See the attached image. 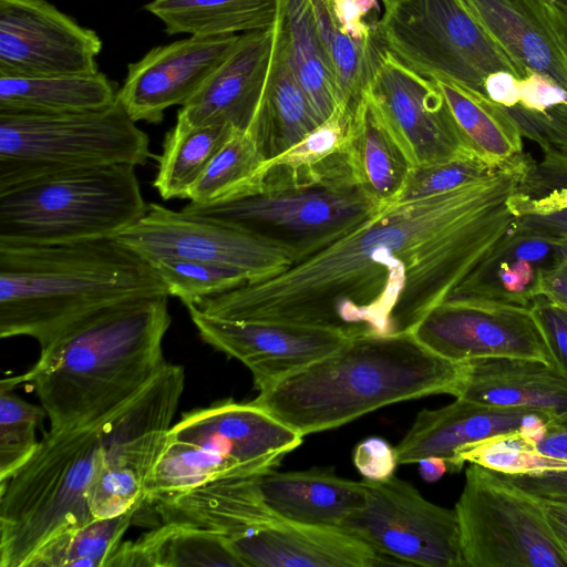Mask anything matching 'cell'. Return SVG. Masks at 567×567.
Here are the masks:
<instances>
[{
  "mask_svg": "<svg viewBox=\"0 0 567 567\" xmlns=\"http://www.w3.org/2000/svg\"><path fill=\"white\" fill-rule=\"evenodd\" d=\"M530 161L432 197L396 202L281 272L210 297L203 312L331 330L412 333L513 227Z\"/></svg>",
  "mask_w": 567,
  "mask_h": 567,
  "instance_id": "6da1fadb",
  "label": "cell"
},
{
  "mask_svg": "<svg viewBox=\"0 0 567 567\" xmlns=\"http://www.w3.org/2000/svg\"><path fill=\"white\" fill-rule=\"evenodd\" d=\"M168 297L132 298L84 317L41 349L29 371L11 377L34 389L50 430L102 422L162 372Z\"/></svg>",
  "mask_w": 567,
  "mask_h": 567,
  "instance_id": "7a4b0ae2",
  "label": "cell"
},
{
  "mask_svg": "<svg viewBox=\"0 0 567 567\" xmlns=\"http://www.w3.org/2000/svg\"><path fill=\"white\" fill-rule=\"evenodd\" d=\"M463 372V362L437 355L413 333L360 336L282 378L251 402L305 436L396 402L456 396Z\"/></svg>",
  "mask_w": 567,
  "mask_h": 567,
  "instance_id": "3957f363",
  "label": "cell"
},
{
  "mask_svg": "<svg viewBox=\"0 0 567 567\" xmlns=\"http://www.w3.org/2000/svg\"><path fill=\"white\" fill-rule=\"evenodd\" d=\"M167 293L152 265L115 238L0 246V337L45 348L66 328L111 305Z\"/></svg>",
  "mask_w": 567,
  "mask_h": 567,
  "instance_id": "277c9868",
  "label": "cell"
},
{
  "mask_svg": "<svg viewBox=\"0 0 567 567\" xmlns=\"http://www.w3.org/2000/svg\"><path fill=\"white\" fill-rule=\"evenodd\" d=\"M105 457L101 422L44 434L30 460L0 482V567H27L56 534L93 518L89 494Z\"/></svg>",
  "mask_w": 567,
  "mask_h": 567,
  "instance_id": "5b68a950",
  "label": "cell"
},
{
  "mask_svg": "<svg viewBox=\"0 0 567 567\" xmlns=\"http://www.w3.org/2000/svg\"><path fill=\"white\" fill-rule=\"evenodd\" d=\"M147 206L133 165L41 178L0 193V246L115 238Z\"/></svg>",
  "mask_w": 567,
  "mask_h": 567,
  "instance_id": "8992f818",
  "label": "cell"
},
{
  "mask_svg": "<svg viewBox=\"0 0 567 567\" xmlns=\"http://www.w3.org/2000/svg\"><path fill=\"white\" fill-rule=\"evenodd\" d=\"M116 102L100 110L0 113V193L41 178L114 165H145L148 135Z\"/></svg>",
  "mask_w": 567,
  "mask_h": 567,
  "instance_id": "52a82bcc",
  "label": "cell"
},
{
  "mask_svg": "<svg viewBox=\"0 0 567 567\" xmlns=\"http://www.w3.org/2000/svg\"><path fill=\"white\" fill-rule=\"evenodd\" d=\"M375 31L386 51L429 79L485 95L484 82L493 73L525 78L461 0H395Z\"/></svg>",
  "mask_w": 567,
  "mask_h": 567,
  "instance_id": "ba28073f",
  "label": "cell"
},
{
  "mask_svg": "<svg viewBox=\"0 0 567 567\" xmlns=\"http://www.w3.org/2000/svg\"><path fill=\"white\" fill-rule=\"evenodd\" d=\"M454 509L465 567H567L543 501L501 473L471 463Z\"/></svg>",
  "mask_w": 567,
  "mask_h": 567,
  "instance_id": "9c48e42d",
  "label": "cell"
},
{
  "mask_svg": "<svg viewBox=\"0 0 567 567\" xmlns=\"http://www.w3.org/2000/svg\"><path fill=\"white\" fill-rule=\"evenodd\" d=\"M382 207L357 184H321L265 190L214 206L188 203L182 209L269 241L288 251L295 264L348 234Z\"/></svg>",
  "mask_w": 567,
  "mask_h": 567,
  "instance_id": "30bf717a",
  "label": "cell"
},
{
  "mask_svg": "<svg viewBox=\"0 0 567 567\" xmlns=\"http://www.w3.org/2000/svg\"><path fill=\"white\" fill-rule=\"evenodd\" d=\"M184 386V368L167 363L144 390L101 422L106 457L89 494L92 517L118 516L145 504V486Z\"/></svg>",
  "mask_w": 567,
  "mask_h": 567,
  "instance_id": "8fae6325",
  "label": "cell"
},
{
  "mask_svg": "<svg viewBox=\"0 0 567 567\" xmlns=\"http://www.w3.org/2000/svg\"><path fill=\"white\" fill-rule=\"evenodd\" d=\"M363 483L367 504L349 515L341 529L396 564L465 567L455 509L429 502L394 475Z\"/></svg>",
  "mask_w": 567,
  "mask_h": 567,
  "instance_id": "7c38bea8",
  "label": "cell"
},
{
  "mask_svg": "<svg viewBox=\"0 0 567 567\" xmlns=\"http://www.w3.org/2000/svg\"><path fill=\"white\" fill-rule=\"evenodd\" d=\"M115 239L146 260L176 257L244 272L249 281L271 277L293 264L285 249L225 223L151 203Z\"/></svg>",
  "mask_w": 567,
  "mask_h": 567,
  "instance_id": "4fadbf2b",
  "label": "cell"
},
{
  "mask_svg": "<svg viewBox=\"0 0 567 567\" xmlns=\"http://www.w3.org/2000/svg\"><path fill=\"white\" fill-rule=\"evenodd\" d=\"M412 333L429 350L454 362L513 357L555 364L532 303L450 296Z\"/></svg>",
  "mask_w": 567,
  "mask_h": 567,
  "instance_id": "5bb4252c",
  "label": "cell"
},
{
  "mask_svg": "<svg viewBox=\"0 0 567 567\" xmlns=\"http://www.w3.org/2000/svg\"><path fill=\"white\" fill-rule=\"evenodd\" d=\"M365 93L414 167L477 155L435 81L415 72L389 51Z\"/></svg>",
  "mask_w": 567,
  "mask_h": 567,
  "instance_id": "9a60e30c",
  "label": "cell"
},
{
  "mask_svg": "<svg viewBox=\"0 0 567 567\" xmlns=\"http://www.w3.org/2000/svg\"><path fill=\"white\" fill-rule=\"evenodd\" d=\"M102 45L48 0H0V75L96 73Z\"/></svg>",
  "mask_w": 567,
  "mask_h": 567,
  "instance_id": "2e32d148",
  "label": "cell"
},
{
  "mask_svg": "<svg viewBox=\"0 0 567 567\" xmlns=\"http://www.w3.org/2000/svg\"><path fill=\"white\" fill-rule=\"evenodd\" d=\"M186 308L203 341L246 365L259 392L329 354L349 339L331 330L228 320L209 316L194 305Z\"/></svg>",
  "mask_w": 567,
  "mask_h": 567,
  "instance_id": "e0dca14e",
  "label": "cell"
},
{
  "mask_svg": "<svg viewBox=\"0 0 567 567\" xmlns=\"http://www.w3.org/2000/svg\"><path fill=\"white\" fill-rule=\"evenodd\" d=\"M238 37L189 35L153 48L128 64L117 101L135 122L161 123L166 109L183 106L205 85Z\"/></svg>",
  "mask_w": 567,
  "mask_h": 567,
  "instance_id": "ac0fdd59",
  "label": "cell"
},
{
  "mask_svg": "<svg viewBox=\"0 0 567 567\" xmlns=\"http://www.w3.org/2000/svg\"><path fill=\"white\" fill-rule=\"evenodd\" d=\"M169 436L209 449L245 474L275 468L303 437L252 402L234 401L184 414Z\"/></svg>",
  "mask_w": 567,
  "mask_h": 567,
  "instance_id": "d6986e66",
  "label": "cell"
},
{
  "mask_svg": "<svg viewBox=\"0 0 567 567\" xmlns=\"http://www.w3.org/2000/svg\"><path fill=\"white\" fill-rule=\"evenodd\" d=\"M551 422L549 415L530 409L497 408L465 399L443 408L420 411L405 436L395 446L399 464L439 456L451 471L458 447L489 436L520 430L538 442Z\"/></svg>",
  "mask_w": 567,
  "mask_h": 567,
  "instance_id": "ffe728a7",
  "label": "cell"
},
{
  "mask_svg": "<svg viewBox=\"0 0 567 567\" xmlns=\"http://www.w3.org/2000/svg\"><path fill=\"white\" fill-rule=\"evenodd\" d=\"M275 24L239 34L233 49L205 85L177 113L192 126L227 124L247 131L267 81Z\"/></svg>",
  "mask_w": 567,
  "mask_h": 567,
  "instance_id": "44dd1931",
  "label": "cell"
},
{
  "mask_svg": "<svg viewBox=\"0 0 567 567\" xmlns=\"http://www.w3.org/2000/svg\"><path fill=\"white\" fill-rule=\"evenodd\" d=\"M227 540L244 567L396 565L340 527L284 520Z\"/></svg>",
  "mask_w": 567,
  "mask_h": 567,
  "instance_id": "7402d4cb",
  "label": "cell"
},
{
  "mask_svg": "<svg viewBox=\"0 0 567 567\" xmlns=\"http://www.w3.org/2000/svg\"><path fill=\"white\" fill-rule=\"evenodd\" d=\"M455 398L497 408L530 409L567 419V378L542 360L486 357L463 362Z\"/></svg>",
  "mask_w": 567,
  "mask_h": 567,
  "instance_id": "603a6c76",
  "label": "cell"
},
{
  "mask_svg": "<svg viewBox=\"0 0 567 567\" xmlns=\"http://www.w3.org/2000/svg\"><path fill=\"white\" fill-rule=\"evenodd\" d=\"M353 111L339 104L299 143L264 161L252 174L246 196L321 184H357L349 154Z\"/></svg>",
  "mask_w": 567,
  "mask_h": 567,
  "instance_id": "cb8c5ba5",
  "label": "cell"
},
{
  "mask_svg": "<svg viewBox=\"0 0 567 567\" xmlns=\"http://www.w3.org/2000/svg\"><path fill=\"white\" fill-rule=\"evenodd\" d=\"M258 474L223 476L153 505L163 523L187 524L226 538L240 536L284 522L266 505Z\"/></svg>",
  "mask_w": 567,
  "mask_h": 567,
  "instance_id": "d4e9b609",
  "label": "cell"
},
{
  "mask_svg": "<svg viewBox=\"0 0 567 567\" xmlns=\"http://www.w3.org/2000/svg\"><path fill=\"white\" fill-rule=\"evenodd\" d=\"M525 74H542L567 92V56L540 0H461Z\"/></svg>",
  "mask_w": 567,
  "mask_h": 567,
  "instance_id": "484cf974",
  "label": "cell"
},
{
  "mask_svg": "<svg viewBox=\"0 0 567 567\" xmlns=\"http://www.w3.org/2000/svg\"><path fill=\"white\" fill-rule=\"evenodd\" d=\"M258 486L269 509L293 523L340 527L352 513L367 504L362 482L342 478L331 470L258 474Z\"/></svg>",
  "mask_w": 567,
  "mask_h": 567,
  "instance_id": "4316f807",
  "label": "cell"
},
{
  "mask_svg": "<svg viewBox=\"0 0 567 567\" xmlns=\"http://www.w3.org/2000/svg\"><path fill=\"white\" fill-rule=\"evenodd\" d=\"M319 124L297 82L275 25L266 85L247 132L254 136L267 161L299 143Z\"/></svg>",
  "mask_w": 567,
  "mask_h": 567,
  "instance_id": "83f0119b",
  "label": "cell"
},
{
  "mask_svg": "<svg viewBox=\"0 0 567 567\" xmlns=\"http://www.w3.org/2000/svg\"><path fill=\"white\" fill-rule=\"evenodd\" d=\"M349 154L355 183L381 206L395 203L414 166L367 93L353 111Z\"/></svg>",
  "mask_w": 567,
  "mask_h": 567,
  "instance_id": "f1b7e54d",
  "label": "cell"
},
{
  "mask_svg": "<svg viewBox=\"0 0 567 567\" xmlns=\"http://www.w3.org/2000/svg\"><path fill=\"white\" fill-rule=\"evenodd\" d=\"M244 567L225 536L167 522L134 542H122L106 567Z\"/></svg>",
  "mask_w": 567,
  "mask_h": 567,
  "instance_id": "f546056e",
  "label": "cell"
},
{
  "mask_svg": "<svg viewBox=\"0 0 567 567\" xmlns=\"http://www.w3.org/2000/svg\"><path fill=\"white\" fill-rule=\"evenodd\" d=\"M104 73L0 75V113L61 114L100 110L117 100Z\"/></svg>",
  "mask_w": 567,
  "mask_h": 567,
  "instance_id": "4dcf8cb0",
  "label": "cell"
},
{
  "mask_svg": "<svg viewBox=\"0 0 567 567\" xmlns=\"http://www.w3.org/2000/svg\"><path fill=\"white\" fill-rule=\"evenodd\" d=\"M275 25L298 84L317 120L324 122L338 106V94L310 1L280 0Z\"/></svg>",
  "mask_w": 567,
  "mask_h": 567,
  "instance_id": "1f68e13d",
  "label": "cell"
},
{
  "mask_svg": "<svg viewBox=\"0 0 567 567\" xmlns=\"http://www.w3.org/2000/svg\"><path fill=\"white\" fill-rule=\"evenodd\" d=\"M280 0H153L144 9L165 32L196 37L241 34L271 28Z\"/></svg>",
  "mask_w": 567,
  "mask_h": 567,
  "instance_id": "d6a6232c",
  "label": "cell"
},
{
  "mask_svg": "<svg viewBox=\"0 0 567 567\" xmlns=\"http://www.w3.org/2000/svg\"><path fill=\"white\" fill-rule=\"evenodd\" d=\"M472 150L494 168L523 155V135L503 106L449 80L432 79Z\"/></svg>",
  "mask_w": 567,
  "mask_h": 567,
  "instance_id": "836d02e7",
  "label": "cell"
},
{
  "mask_svg": "<svg viewBox=\"0 0 567 567\" xmlns=\"http://www.w3.org/2000/svg\"><path fill=\"white\" fill-rule=\"evenodd\" d=\"M235 130L227 124L192 126L176 120L156 156L153 186L161 197L188 199L192 188Z\"/></svg>",
  "mask_w": 567,
  "mask_h": 567,
  "instance_id": "e575fe53",
  "label": "cell"
},
{
  "mask_svg": "<svg viewBox=\"0 0 567 567\" xmlns=\"http://www.w3.org/2000/svg\"><path fill=\"white\" fill-rule=\"evenodd\" d=\"M514 208V228L567 247V156L549 153L532 163Z\"/></svg>",
  "mask_w": 567,
  "mask_h": 567,
  "instance_id": "d590c367",
  "label": "cell"
},
{
  "mask_svg": "<svg viewBox=\"0 0 567 567\" xmlns=\"http://www.w3.org/2000/svg\"><path fill=\"white\" fill-rule=\"evenodd\" d=\"M317 31L328 56L338 94V105L355 109L385 53L377 31L367 41L344 34L329 0H309Z\"/></svg>",
  "mask_w": 567,
  "mask_h": 567,
  "instance_id": "8d00e7d4",
  "label": "cell"
},
{
  "mask_svg": "<svg viewBox=\"0 0 567 567\" xmlns=\"http://www.w3.org/2000/svg\"><path fill=\"white\" fill-rule=\"evenodd\" d=\"M141 505L122 515L91 518L45 543L27 567H106Z\"/></svg>",
  "mask_w": 567,
  "mask_h": 567,
  "instance_id": "74e56055",
  "label": "cell"
},
{
  "mask_svg": "<svg viewBox=\"0 0 567 567\" xmlns=\"http://www.w3.org/2000/svg\"><path fill=\"white\" fill-rule=\"evenodd\" d=\"M231 461L220 454L194 444L167 436L145 486V503L176 495L213 480L243 475Z\"/></svg>",
  "mask_w": 567,
  "mask_h": 567,
  "instance_id": "f35d334b",
  "label": "cell"
},
{
  "mask_svg": "<svg viewBox=\"0 0 567 567\" xmlns=\"http://www.w3.org/2000/svg\"><path fill=\"white\" fill-rule=\"evenodd\" d=\"M264 161L254 136L235 130L192 188L188 203L214 206L245 197L252 174Z\"/></svg>",
  "mask_w": 567,
  "mask_h": 567,
  "instance_id": "ab89813d",
  "label": "cell"
},
{
  "mask_svg": "<svg viewBox=\"0 0 567 567\" xmlns=\"http://www.w3.org/2000/svg\"><path fill=\"white\" fill-rule=\"evenodd\" d=\"M465 463L505 475H526L567 471V461L544 455L537 442L516 430L458 447L450 472H460Z\"/></svg>",
  "mask_w": 567,
  "mask_h": 567,
  "instance_id": "60d3db41",
  "label": "cell"
},
{
  "mask_svg": "<svg viewBox=\"0 0 567 567\" xmlns=\"http://www.w3.org/2000/svg\"><path fill=\"white\" fill-rule=\"evenodd\" d=\"M147 261L165 284L168 295L185 306L198 305L249 281L237 269L204 261L176 257H157Z\"/></svg>",
  "mask_w": 567,
  "mask_h": 567,
  "instance_id": "b9f144b4",
  "label": "cell"
},
{
  "mask_svg": "<svg viewBox=\"0 0 567 567\" xmlns=\"http://www.w3.org/2000/svg\"><path fill=\"white\" fill-rule=\"evenodd\" d=\"M0 385V482L23 466L37 451V429L47 415L42 405H34Z\"/></svg>",
  "mask_w": 567,
  "mask_h": 567,
  "instance_id": "7bdbcfd3",
  "label": "cell"
},
{
  "mask_svg": "<svg viewBox=\"0 0 567 567\" xmlns=\"http://www.w3.org/2000/svg\"><path fill=\"white\" fill-rule=\"evenodd\" d=\"M495 169L475 154H466L432 164L415 166L396 202L436 196L493 173ZM395 202V203H396Z\"/></svg>",
  "mask_w": 567,
  "mask_h": 567,
  "instance_id": "ee69618b",
  "label": "cell"
},
{
  "mask_svg": "<svg viewBox=\"0 0 567 567\" xmlns=\"http://www.w3.org/2000/svg\"><path fill=\"white\" fill-rule=\"evenodd\" d=\"M537 447L544 455L567 461V419L549 422L544 436L537 442ZM502 475L538 498L567 503V471Z\"/></svg>",
  "mask_w": 567,
  "mask_h": 567,
  "instance_id": "f6af8a7d",
  "label": "cell"
},
{
  "mask_svg": "<svg viewBox=\"0 0 567 567\" xmlns=\"http://www.w3.org/2000/svg\"><path fill=\"white\" fill-rule=\"evenodd\" d=\"M532 308L542 327L555 365L567 378V308L535 297Z\"/></svg>",
  "mask_w": 567,
  "mask_h": 567,
  "instance_id": "bcb514c9",
  "label": "cell"
},
{
  "mask_svg": "<svg viewBox=\"0 0 567 567\" xmlns=\"http://www.w3.org/2000/svg\"><path fill=\"white\" fill-rule=\"evenodd\" d=\"M340 30L360 41L375 35L380 20L379 0H329Z\"/></svg>",
  "mask_w": 567,
  "mask_h": 567,
  "instance_id": "7dc6e473",
  "label": "cell"
},
{
  "mask_svg": "<svg viewBox=\"0 0 567 567\" xmlns=\"http://www.w3.org/2000/svg\"><path fill=\"white\" fill-rule=\"evenodd\" d=\"M353 463L365 480L373 482L392 477L399 464L395 447L381 437L360 442L353 451Z\"/></svg>",
  "mask_w": 567,
  "mask_h": 567,
  "instance_id": "c3c4849f",
  "label": "cell"
},
{
  "mask_svg": "<svg viewBox=\"0 0 567 567\" xmlns=\"http://www.w3.org/2000/svg\"><path fill=\"white\" fill-rule=\"evenodd\" d=\"M533 293L567 308V255L538 271Z\"/></svg>",
  "mask_w": 567,
  "mask_h": 567,
  "instance_id": "681fc988",
  "label": "cell"
},
{
  "mask_svg": "<svg viewBox=\"0 0 567 567\" xmlns=\"http://www.w3.org/2000/svg\"><path fill=\"white\" fill-rule=\"evenodd\" d=\"M485 95L503 107H512L519 102V79L511 72H496L484 82Z\"/></svg>",
  "mask_w": 567,
  "mask_h": 567,
  "instance_id": "f907efd6",
  "label": "cell"
},
{
  "mask_svg": "<svg viewBox=\"0 0 567 567\" xmlns=\"http://www.w3.org/2000/svg\"><path fill=\"white\" fill-rule=\"evenodd\" d=\"M542 501L550 526L567 545V503Z\"/></svg>",
  "mask_w": 567,
  "mask_h": 567,
  "instance_id": "816d5d0a",
  "label": "cell"
},
{
  "mask_svg": "<svg viewBox=\"0 0 567 567\" xmlns=\"http://www.w3.org/2000/svg\"><path fill=\"white\" fill-rule=\"evenodd\" d=\"M420 475L425 482L439 481L447 471V463L439 456H429L417 462Z\"/></svg>",
  "mask_w": 567,
  "mask_h": 567,
  "instance_id": "f5cc1de1",
  "label": "cell"
},
{
  "mask_svg": "<svg viewBox=\"0 0 567 567\" xmlns=\"http://www.w3.org/2000/svg\"><path fill=\"white\" fill-rule=\"evenodd\" d=\"M556 4L560 6L561 8L567 9V0H551Z\"/></svg>",
  "mask_w": 567,
  "mask_h": 567,
  "instance_id": "db71d44e",
  "label": "cell"
},
{
  "mask_svg": "<svg viewBox=\"0 0 567 567\" xmlns=\"http://www.w3.org/2000/svg\"><path fill=\"white\" fill-rule=\"evenodd\" d=\"M382 4H383V8H388L390 7L395 0H379Z\"/></svg>",
  "mask_w": 567,
  "mask_h": 567,
  "instance_id": "11a10c76",
  "label": "cell"
}]
</instances>
